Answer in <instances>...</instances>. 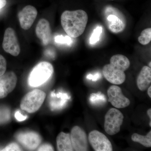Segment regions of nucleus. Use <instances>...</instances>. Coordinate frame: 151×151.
<instances>
[{"label":"nucleus","mask_w":151,"mask_h":151,"mask_svg":"<svg viewBox=\"0 0 151 151\" xmlns=\"http://www.w3.org/2000/svg\"><path fill=\"white\" fill-rule=\"evenodd\" d=\"M88 20V15L85 11H65L61 15V25L68 36L76 38L84 32Z\"/></svg>","instance_id":"1"},{"label":"nucleus","mask_w":151,"mask_h":151,"mask_svg":"<svg viewBox=\"0 0 151 151\" xmlns=\"http://www.w3.org/2000/svg\"><path fill=\"white\" fill-rule=\"evenodd\" d=\"M130 62L123 55H113L110 59V64L103 68V73L105 78L112 84L120 85L126 80L125 71L129 68Z\"/></svg>","instance_id":"2"},{"label":"nucleus","mask_w":151,"mask_h":151,"mask_svg":"<svg viewBox=\"0 0 151 151\" xmlns=\"http://www.w3.org/2000/svg\"><path fill=\"white\" fill-rule=\"evenodd\" d=\"M53 71L54 69L51 63L45 61L40 63L30 73L29 84L32 87L41 86L51 78Z\"/></svg>","instance_id":"3"},{"label":"nucleus","mask_w":151,"mask_h":151,"mask_svg":"<svg viewBox=\"0 0 151 151\" xmlns=\"http://www.w3.org/2000/svg\"><path fill=\"white\" fill-rule=\"evenodd\" d=\"M46 97V94L40 89H36L26 94L22 99L20 107L22 110L29 113L38 111Z\"/></svg>","instance_id":"4"},{"label":"nucleus","mask_w":151,"mask_h":151,"mask_svg":"<svg viewBox=\"0 0 151 151\" xmlns=\"http://www.w3.org/2000/svg\"><path fill=\"white\" fill-rule=\"evenodd\" d=\"M105 13L108 29L114 33L122 32L126 28V22L121 12L117 9L108 6Z\"/></svg>","instance_id":"5"},{"label":"nucleus","mask_w":151,"mask_h":151,"mask_svg":"<svg viewBox=\"0 0 151 151\" xmlns=\"http://www.w3.org/2000/svg\"><path fill=\"white\" fill-rule=\"evenodd\" d=\"M124 119L121 111L116 108L110 109L105 116L104 128L105 132L110 135H114L119 133Z\"/></svg>","instance_id":"6"},{"label":"nucleus","mask_w":151,"mask_h":151,"mask_svg":"<svg viewBox=\"0 0 151 151\" xmlns=\"http://www.w3.org/2000/svg\"><path fill=\"white\" fill-rule=\"evenodd\" d=\"M89 140L96 151H112V144L107 137L97 130H93L89 134Z\"/></svg>","instance_id":"7"},{"label":"nucleus","mask_w":151,"mask_h":151,"mask_svg":"<svg viewBox=\"0 0 151 151\" xmlns=\"http://www.w3.org/2000/svg\"><path fill=\"white\" fill-rule=\"evenodd\" d=\"M2 46L6 52L14 56H17L20 52V47L16 35L12 28H8L5 32Z\"/></svg>","instance_id":"8"},{"label":"nucleus","mask_w":151,"mask_h":151,"mask_svg":"<svg viewBox=\"0 0 151 151\" xmlns=\"http://www.w3.org/2000/svg\"><path fill=\"white\" fill-rule=\"evenodd\" d=\"M70 136L73 150H88V140L84 130L78 126H75L71 130Z\"/></svg>","instance_id":"9"},{"label":"nucleus","mask_w":151,"mask_h":151,"mask_svg":"<svg viewBox=\"0 0 151 151\" xmlns=\"http://www.w3.org/2000/svg\"><path fill=\"white\" fill-rule=\"evenodd\" d=\"M107 93L108 101L115 108H124L129 105L130 100L123 95L122 89L119 86L112 85L110 86Z\"/></svg>","instance_id":"10"},{"label":"nucleus","mask_w":151,"mask_h":151,"mask_svg":"<svg viewBox=\"0 0 151 151\" xmlns=\"http://www.w3.org/2000/svg\"><path fill=\"white\" fill-rule=\"evenodd\" d=\"M17 78L13 71L5 73L0 76V99L6 97L14 89Z\"/></svg>","instance_id":"11"},{"label":"nucleus","mask_w":151,"mask_h":151,"mask_svg":"<svg viewBox=\"0 0 151 151\" xmlns=\"http://www.w3.org/2000/svg\"><path fill=\"white\" fill-rule=\"evenodd\" d=\"M17 141L27 150H33L38 147L41 142V138L37 133L29 132L19 133L16 136Z\"/></svg>","instance_id":"12"},{"label":"nucleus","mask_w":151,"mask_h":151,"mask_svg":"<svg viewBox=\"0 0 151 151\" xmlns=\"http://www.w3.org/2000/svg\"><path fill=\"white\" fill-rule=\"evenodd\" d=\"M37 15L35 7L28 5L19 12L18 16L21 27L23 29L28 30L31 27Z\"/></svg>","instance_id":"13"},{"label":"nucleus","mask_w":151,"mask_h":151,"mask_svg":"<svg viewBox=\"0 0 151 151\" xmlns=\"http://www.w3.org/2000/svg\"><path fill=\"white\" fill-rule=\"evenodd\" d=\"M36 34L44 45H47L51 40V30L49 22L46 19L40 20L37 25Z\"/></svg>","instance_id":"14"},{"label":"nucleus","mask_w":151,"mask_h":151,"mask_svg":"<svg viewBox=\"0 0 151 151\" xmlns=\"http://www.w3.org/2000/svg\"><path fill=\"white\" fill-rule=\"evenodd\" d=\"M70 98V95L67 93L60 92L55 94L54 92H52L49 103L50 109L52 111L61 109Z\"/></svg>","instance_id":"15"},{"label":"nucleus","mask_w":151,"mask_h":151,"mask_svg":"<svg viewBox=\"0 0 151 151\" xmlns=\"http://www.w3.org/2000/svg\"><path fill=\"white\" fill-rule=\"evenodd\" d=\"M151 83V68L144 66L141 70L137 79V85L141 91L147 90Z\"/></svg>","instance_id":"16"},{"label":"nucleus","mask_w":151,"mask_h":151,"mask_svg":"<svg viewBox=\"0 0 151 151\" xmlns=\"http://www.w3.org/2000/svg\"><path fill=\"white\" fill-rule=\"evenodd\" d=\"M56 142L58 151H73L70 134L60 132L57 137Z\"/></svg>","instance_id":"17"},{"label":"nucleus","mask_w":151,"mask_h":151,"mask_svg":"<svg viewBox=\"0 0 151 151\" xmlns=\"http://www.w3.org/2000/svg\"><path fill=\"white\" fill-rule=\"evenodd\" d=\"M132 140L134 142L140 143L147 147H151V131L146 136H142L137 133H134L132 135Z\"/></svg>","instance_id":"18"},{"label":"nucleus","mask_w":151,"mask_h":151,"mask_svg":"<svg viewBox=\"0 0 151 151\" xmlns=\"http://www.w3.org/2000/svg\"><path fill=\"white\" fill-rule=\"evenodd\" d=\"M151 40V28L146 29L142 31L141 35L138 38L139 42L143 45H146L150 42Z\"/></svg>","instance_id":"19"},{"label":"nucleus","mask_w":151,"mask_h":151,"mask_svg":"<svg viewBox=\"0 0 151 151\" xmlns=\"http://www.w3.org/2000/svg\"><path fill=\"white\" fill-rule=\"evenodd\" d=\"M11 119L10 110L6 106L0 107V124L7 123Z\"/></svg>","instance_id":"20"},{"label":"nucleus","mask_w":151,"mask_h":151,"mask_svg":"<svg viewBox=\"0 0 151 151\" xmlns=\"http://www.w3.org/2000/svg\"><path fill=\"white\" fill-rule=\"evenodd\" d=\"M102 32L103 28L101 26L97 27L94 30L89 39V43L90 44L94 45L99 41Z\"/></svg>","instance_id":"21"},{"label":"nucleus","mask_w":151,"mask_h":151,"mask_svg":"<svg viewBox=\"0 0 151 151\" xmlns=\"http://www.w3.org/2000/svg\"><path fill=\"white\" fill-rule=\"evenodd\" d=\"M89 100L93 104H99L100 103H105L106 101L105 95L101 94L100 92L93 93L90 95Z\"/></svg>","instance_id":"22"},{"label":"nucleus","mask_w":151,"mask_h":151,"mask_svg":"<svg viewBox=\"0 0 151 151\" xmlns=\"http://www.w3.org/2000/svg\"><path fill=\"white\" fill-rule=\"evenodd\" d=\"M71 38L68 36L63 37L62 35H58L55 37V40L58 43L66 44L68 45H70L72 42Z\"/></svg>","instance_id":"23"},{"label":"nucleus","mask_w":151,"mask_h":151,"mask_svg":"<svg viewBox=\"0 0 151 151\" xmlns=\"http://www.w3.org/2000/svg\"><path fill=\"white\" fill-rule=\"evenodd\" d=\"M6 69V61L5 58L0 54V76L5 73Z\"/></svg>","instance_id":"24"},{"label":"nucleus","mask_w":151,"mask_h":151,"mask_svg":"<svg viewBox=\"0 0 151 151\" xmlns=\"http://www.w3.org/2000/svg\"><path fill=\"white\" fill-rule=\"evenodd\" d=\"M19 146L15 143H12L7 146L2 151H22Z\"/></svg>","instance_id":"25"},{"label":"nucleus","mask_w":151,"mask_h":151,"mask_svg":"<svg viewBox=\"0 0 151 151\" xmlns=\"http://www.w3.org/2000/svg\"><path fill=\"white\" fill-rule=\"evenodd\" d=\"M101 77V74L100 73H95L94 75L92 74H89L86 76V78L89 80H92V81H96L97 80L100 79Z\"/></svg>","instance_id":"26"},{"label":"nucleus","mask_w":151,"mask_h":151,"mask_svg":"<svg viewBox=\"0 0 151 151\" xmlns=\"http://www.w3.org/2000/svg\"><path fill=\"white\" fill-rule=\"evenodd\" d=\"M15 117L19 122H23L26 120L27 118V116L22 115L19 111H17L16 112L15 114Z\"/></svg>","instance_id":"27"},{"label":"nucleus","mask_w":151,"mask_h":151,"mask_svg":"<svg viewBox=\"0 0 151 151\" xmlns=\"http://www.w3.org/2000/svg\"><path fill=\"white\" fill-rule=\"evenodd\" d=\"M37 151H54L53 147L49 144H45L38 148Z\"/></svg>","instance_id":"28"},{"label":"nucleus","mask_w":151,"mask_h":151,"mask_svg":"<svg viewBox=\"0 0 151 151\" xmlns=\"http://www.w3.org/2000/svg\"><path fill=\"white\" fill-rule=\"evenodd\" d=\"M6 4V0H0V9L4 8Z\"/></svg>","instance_id":"29"},{"label":"nucleus","mask_w":151,"mask_h":151,"mask_svg":"<svg viewBox=\"0 0 151 151\" xmlns=\"http://www.w3.org/2000/svg\"><path fill=\"white\" fill-rule=\"evenodd\" d=\"M148 94L149 96V97H151V86H150L148 88L147 91Z\"/></svg>","instance_id":"30"},{"label":"nucleus","mask_w":151,"mask_h":151,"mask_svg":"<svg viewBox=\"0 0 151 151\" xmlns=\"http://www.w3.org/2000/svg\"><path fill=\"white\" fill-rule=\"evenodd\" d=\"M147 113L148 115L149 116V117L150 118V119H151V109L150 108L147 111Z\"/></svg>","instance_id":"31"},{"label":"nucleus","mask_w":151,"mask_h":151,"mask_svg":"<svg viewBox=\"0 0 151 151\" xmlns=\"http://www.w3.org/2000/svg\"><path fill=\"white\" fill-rule=\"evenodd\" d=\"M151 62H150V63H149V65H150V68H151Z\"/></svg>","instance_id":"32"}]
</instances>
